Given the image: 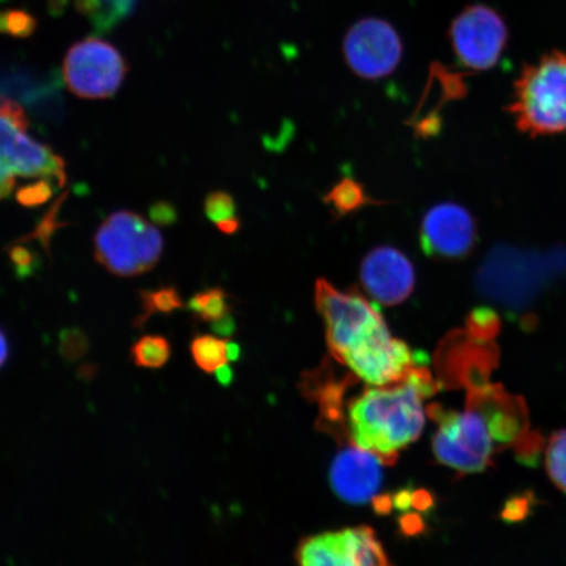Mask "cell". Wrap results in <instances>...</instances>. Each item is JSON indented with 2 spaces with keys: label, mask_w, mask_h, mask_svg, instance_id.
I'll return each mask as SVG.
<instances>
[{
  "label": "cell",
  "mask_w": 566,
  "mask_h": 566,
  "mask_svg": "<svg viewBox=\"0 0 566 566\" xmlns=\"http://www.w3.org/2000/svg\"><path fill=\"white\" fill-rule=\"evenodd\" d=\"M438 391L428 369L415 366L398 384L374 387L350 402V443L394 464L399 451L422 433V402Z\"/></svg>",
  "instance_id": "obj_1"
},
{
  "label": "cell",
  "mask_w": 566,
  "mask_h": 566,
  "mask_svg": "<svg viewBox=\"0 0 566 566\" xmlns=\"http://www.w3.org/2000/svg\"><path fill=\"white\" fill-rule=\"evenodd\" d=\"M472 388L464 412L429 407V416L438 423L434 455L438 462L460 473L486 470L495 451L511 443L518 430L512 413L513 398L490 386Z\"/></svg>",
  "instance_id": "obj_2"
},
{
  "label": "cell",
  "mask_w": 566,
  "mask_h": 566,
  "mask_svg": "<svg viewBox=\"0 0 566 566\" xmlns=\"http://www.w3.org/2000/svg\"><path fill=\"white\" fill-rule=\"evenodd\" d=\"M507 111L531 137L566 132V53L554 51L523 66Z\"/></svg>",
  "instance_id": "obj_3"
},
{
  "label": "cell",
  "mask_w": 566,
  "mask_h": 566,
  "mask_svg": "<svg viewBox=\"0 0 566 566\" xmlns=\"http://www.w3.org/2000/svg\"><path fill=\"white\" fill-rule=\"evenodd\" d=\"M165 239L136 212L117 211L105 219L95 235V258L119 277H136L159 263Z\"/></svg>",
  "instance_id": "obj_4"
},
{
  "label": "cell",
  "mask_w": 566,
  "mask_h": 566,
  "mask_svg": "<svg viewBox=\"0 0 566 566\" xmlns=\"http://www.w3.org/2000/svg\"><path fill=\"white\" fill-rule=\"evenodd\" d=\"M315 302L325 324L328 348L338 363L346 354L388 332L384 316L363 294L342 292L328 281L318 280Z\"/></svg>",
  "instance_id": "obj_5"
},
{
  "label": "cell",
  "mask_w": 566,
  "mask_h": 566,
  "mask_svg": "<svg viewBox=\"0 0 566 566\" xmlns=\"http://www.w3.org/2000/svg\"><path fill=\"white\" fill-rule=\"evenodd\" d=\"M30 123L21 106L0 96V163L17 176L51 179L61 188L66 184L65 161L51 147L28 136Z\"/></svg>",
  "instance_id": "obj_6"
},
{
  "label": "cell",
  "mask_w": 566,
  "mask_h": 566,
  "mask_svg": "<svg viewBox=\"0 0 566 566\" xmlns=\"http://www.w3.org/2000/svg\"><path fill=\"white\" fill-rule=\"evenodd\" d=\"M452 52L463 66L485 71L497 65L504 53L509 30L504 18L491 7H467L450 27Z\"/></svg>",
  "instance_id": "obj_7"
},
{
  "label": "cell",
  "mask_w": 566,
  "mask_h": 566,
  "mask_svg": "<svg viewBox=\"0 0 566 566\" xmlns=\"http://www.w3.org/2000/svg\"><path fill=\"white\" fill-rule=\"evenodd\" d=\"M343 53L354 74L377 81L398 70L405 45L391 23L379 18H365L346 32Z\"/></svg>",
  "instance_id": "obj_8"
},
{
  "label": "cell",
  "mask_w": 566,
  "mask_h": 566,
  "mask_svg": "<svg viewBox=\"0 0 566 566\" xmlns=\"http://www.w3.org/2000/svg\"><path fill=\"white\" fill-rule=\"evenodd\" d=\"M126 73V62L117 49L97 39H87L71 48L63 62L69 90L84 98L115 95Z\"/></svg>",
  "instance_id": "obj_9"
},
{
  "label": "cell",
  "mask_w": 566,
  "mask_h": 566,
  "mask_svg": "<svg viewBox=\"0 0 566 566\" xmlns=\"http://www.w3.org/2000/svg\"><path fill=\"white\" fill-rule=\"evenodd\" d=\"M300 566H392L375 531L358 526L315 535L296 551Z\"/></svg>",
  "instance_id": "obj_10"
},
{
  "label": "cell",
  "mask_w": 566,
  "mask_h": 566,
  "mask_svg": "<svg viewBox=\"0 0 566 566\" xmlns=\"http://www.w3.org/2000/svg\"><path fill=\"white\" fill-rule=\"evenodd\" d=\"M478 229L470 211L454 202L436 205L421 224L423 251L442 259H462L476 244Z\"/></svg>",
  "instance_id": "obj_11"
},
{
  "label": "cell",
  "mask_w": 566,
  "mask_h": 566,
  "mask_svg": "<svg viewBox=\"0 0 566 566\" xmlns=\"http://www.w3.org/2000/svg\"><path fill=\"white\" fill-rule=\"evenodd\" d=\"M342 364L367 385L384 387L405 379L415 367V357L409 346L388 331L346 354Z\"/></svg>",
  "instance_id": "obj_12"
},
{
  "label": "cell",
  "mask_w": 566,
  "mask_h": 566,
  "mask_svg": "<svg viewBox=\"0 0 566 566\" xmlns=\"http://www.w3.org/2000/svg\"><path fill=\"white\" fill-rule=\"evenodd\" d=\"M360 282L375 302L396 306L413 293L416 272L410 260L394 247H378L360 265Z\"/></svg>",
  "instance_id": "obj_13"
},
{
  "label": "cell",
  "mask_w": 566,
  "mask_h": 566,
  "mask_svg": "<svg viewBox=\"0 0 566 566\" xmlns=\"http://www.w3.org/2000/svg\"><path fill=\"white\" fill-rule=\"evenodd\" d=\"M381 460L350 443L338 452L331 467V484L339 499L365 504L377 494L381 483Z\"/></svg>",
  "instance_id": "obj_14"
},
{
  "label": "cell",
  "mask_w": 566,
  "mask_h": 566,
  "mask_svg": "<svg viewBox=\"0 0 566 566\" xmlns=\"http://www.w3.org/2000/svg\"><path fill=\"white\" fill-rule=\"evenodd\" d=\"M142 314L136 318L134 327L142 328L154 315H168L184 306L179 292L172 286L157 290H142L139 293Z\"/></svg>",
  "instance_id": "obj_15"
},
{
  "label": "cell",
  "mask_w": 566,
  "mask_h": 566,
  "mask_svg": "<svg viewBox=\"0 0 566 566\" xmlns=\"http://www.w3.org/2000/svg\"><path fill=\"white\" fill-rule=\"evenodd\" d=\"M190 353L195 363L205 373H216L219 367L229 363L228 339L203 335L193 338Z\"/></svg>",
  "instance_id": "obj_16"
},
{
  "label": "cell",
  "mask_w": 566,
  "mask_h": 566,
  "mask_svg": "<svg viewBox=\"0 0 566 566\" xmlns=\"http://www.w3.org/2000/svg\"><path fill=\"white\" fill-rule=\"evenodd\" d=\"M188 310L203 322L214 323L231 315L229 295L222 289H209L197 293L188 302Z\"/></svg>",
  "instance_id": "obj_17"
},
{
  "label": "cell",
  "mask_w": 566,
  "mask_h": 566,
  "mask_svg": "<svg viewBox=\"0 0 566 566\" xmlns=\"http://www.w3.org/2000/svg\"><path fill=\"white\" fill-rule=\"evenodd\" d=\"M134 364L145 369H160L171 357V344L163 336H144L132 348Z\"/></svg>",
  "instance_id": "obj_18"
},
{
  "label": "cell",
  "mask_w": 566,
  "mask_h": 566,
  "mask_svg": "<svg viewBox=\"0 0 566 566\" xmlns=\"http://www.w3.org/2000/svg\"><path fill=\"white\" fill-rule=\"evenodd\" d=\"M205 212L212 223L223 233H235L240 228L237 217V207L233 198L221 190L212 192L205 201Z\"/></svg>",
  "instance_id": "obj_19"
},
{
  "label": "cell",
  "mask_w": 566,
  "mask_h": 566,
  "mask_svg": "<svg viewBox=\"0 0 566 566\" xmlns=\"http://www.w3.org/2000/svg\"><path fill=\"white\" fill-rule=\"evenodd\" d=\"M369 200L363 186L356 180L344 179L339 181L337 186L331 190L325 201L332 205L339 216L349 214V212L356 211Z\"/></svg>",
  "instance_id": "obj_20"
},
{
  "label": "cell",
  "mask_w": 566,
  "mask_h": 566,
  "mask_svg": "<svg viewBox=\"0 0 566 566\" xmlns=\"http://www.w3.org/2000/svg\"><path fill=\"white\" fill-rule=\"evenodd\" d=\"M546 470L552 483L566 493V430L551 436L546 449Z\"/></svg>",
  "instance_id": "obj_21"
},
{
  "label": "cell",
  "mask_w": 566,
  "mask_h": 566,
  "mask_svg": "<svg viewBox=\"0 0 566 566\" xmlns=\"http://www.w3.org/2000/svg\"><path fill=\"white\" fill-rule=\"evenodd\" d=\"M51 179H39L20 188L17 193V200L24 208H38L41 205L52 200L54 196V184Z\"/></svg>",
  "instance_id": "obj_22"
},
{
  "label": "cell",
  "mask_w": 566,
  "mask_h": 566,
  "mask_svg": "<svg viewBox=\"0 0 566 566\" xmlns=\"http://www.w3.org/2000/svg\"><path fill=\"white\" fill-rule=\"evenodd\" d=\"M499 328V318L491 310H475L469 318V336L478 339V342H486V339L497 334Z\"/></svg>",
  "instance_id": "obj_23"
},
{
  "label": "cell",
  "mask_w": 566,
  "mask_h": 566,
  "mask_svg": "<svg viewBox=\"0 0 566 566\" xmlns=\"http://www.w3.org/2000/svg\"><path fill=\"white\" fill-rule=\"evenodd\" d=\"M60 342L62 357L70 360V363H75V360L86 356L90 348L87 336L76 328L63 331Z\"/></svg>",
  "instance_id": "obj_24"
},
{
  "label": "cell",
  "mask_w": 566,
  "mask_h": 566,
  "mask_svg": "<svg viewBox=\"0 0 566 566\" xmlns=\"http://www.w3.org/2000/svg\"><path fill=\"white\" fill-rule=\"evenodd\" d=\"M35 21L23 11L0 12V33L25 38L34 31Z\"/></svg>",
  "instance_id": "obj_25"
},
{
  "label": "cell",
  "mask_w": 566,
  "mask_h": 566,
  "mask_svg": "<svg viewBox=\"0 0 566 566\" xmlns=\"http://www.w3.org/2000/svg\"><path fill=\"white\" fill-rule=\"evenodd\" d=\"M9 254L18 277L21 280L31 277L40 266L38 254L24 245H13Z\"/></svg>",
  "instance_id": "obj_26"
},
{
  "label": "cell",
  "mask_w": 566,
  "mask_h": 566,
  "mask_svg": "<svg viewBox=\"0 0 566 566\" xmlns=\"http://www.w3.org/2000/svg\"><path fill=\"white\" fill-rule=\"evenodd\" d=\"M63 198H60L59 201L54 205V208L48 212V214L42 219L40 224L38 226V229H35L31 235L25 237L24 240L30 239H39L40 243L45 247L46 253H49V244H51V240L53 237V233L56 229L63 228V223L59 222V219H56V216H59V210L61 207Z\"/></svg>",
  "instance_id": "obj_27"
},
{
  "label": "cell",
  "mask_w": 566,
  "mask_h": 566,
  "mask_svg": "<svg viewBox=\"0 0 566 566\" xmlns=\"http://www.w3.org/2000/svg\"><path fill=\"white\" fill-rule=\"evenodd\" d=\"M148 217H150L155 224L168 228V226H172L179 221V211H177L171 202L157 201L148 209Z\"/></svg>",
  "instance_id": "obj_28"
},
{
  "label": "cell",
  "mask_w": 566,
  "mask_h": 566,
  "mask_svg": "<svg viewBox=\"0 0 566 566\" xmlns=\"http://www.w3.org/2000/svg\"><path fill=\"white\" fill-rule=\"evenodd\" d=\"M15 172L9 166L0 163V202L7 200L15 188L17 179Z\"/></svg>",
  "instance_id": "obj_29"
},
{
  "label": "cell",
  "mask_w": 566,
  "mask_h": 566,
  "mask_svg": "<svg viewBox=\"0 0 566 566\" xmlns=\"http://www.w3.org/2000/svg\"><path fill=\"white\" fill-rule=\"evenodd\" d=\"M235 321H233L231 315L221 318V321L211 323V328L218 336L230 337L233 331H235Z\"/></svg>",
  "instance_id": "obj_30"
},
{
  "label": "cell",
  "mask_w": 566,
  "mask_h": 566,
  "mask_svg": "<svg viewBox=\"0 0 566 566\" xmlns=\"http://www.w3.org/2000/svg\"><path fill=\"white\" fill-rule=\"evenodd\" d=\"M422 520L420 515L407 514L401 518V528L408 535L420 533L422 530Z\"/></svg>",
  "instance_id": "obj_31"
},
{
  "label": "cell",
  "mask_w": 566,
  "mask_h": 566,
  "mask_svg": "<svg viewBox=\"0 0 566 566\" xmlns=\"http://www.w3.org/2000/svg\"><path fill=\"white\" fill-rule=\"evenodd\" d=\"M433 504V497H431L430 493L424 491L413 492L412 506L416 507L417 511L427 512Z\"/></svg>",
  "instance_id": "obj_32"
},
{
  "label": "cell",
  "mask_w": 566,
  "mask_h": 566,
  "mask_svg": "<svg viewBox=\"0 0 566 566\" xmlns=\"http://www.w3.org/2000/svg\"><path fill=\"white\" fill-rule=\"evenodd\" d=\"M412 495L413 492L410 490H402L395 494L392 499L394 506L399 509L401 512H407L410 506H412Z\"/></svg>",
  "instance_id": "obj_33"
},
{
  "label": "cell",
  "mask_w": 566,
  "mask_h": 566,
  "mask_svg": "<svg viewBox=\"0 0 566 566\" xmlns=\"http://www.w3.org/2000/svg\"><path fill=\"white\" fill-rule=\"evenodd\" d=\"M392 506V497H389V495H379V497L374 499L375 511L379 514H388L391 512Z\"/></svg>",
  "instance_id": "obj_34"
},
{
  "label": "cell",
  "mask_w": 566,
  "mask_h": 566,
  "mask_svg": "<svg viewBox=\"0 0 566 566\" xmlns=\"http://www.w3.org/2000/svg\"><path fill=\"white\" fill-rule=\"evenodd\" d=\"M216 375L219 384L222 386L228 387L232 384L233 371L228 364L219 367V369L216 371Z\"/></svg>",
  "instance_id": "obj_35"
},
{
  "label": "cell",
  "mask_w": 566,
  "mask_h": 566,
  "mask_svg": "<svg viewBox=\"0 0 566 566\" xmlns=\"http://www.w3.org/2000/svg\"><path fill=\"white\" fill-rule=\"evenodd\" d=\"M10 356V345L9 339H7V336L2 328H0V367H3V365L7 363V359H9Z\"/></svg>",
  "instance_id": "obj_36"
},
{
  "label": "cell",
  "mask_w": 566,
  "mask_h": 566,
  "mask_svg": "<svg viewBox=\"0 0 566 566\" xmlns=\"http://www.w3.org/2000/svg\"><path fill=\"white\" fill-rule=\"evenodd\" d=\"M240 357V348L235 343L228 342V358L230 360H237Z\"/></svg>",
  "instance_id": "obj_37"
}]
</instances>
